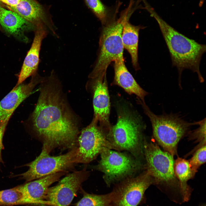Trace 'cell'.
I'll list each match as a JSON object with an SVG mask.
<instances>
[{
    "instance_id": "cell-19",
    "label": "cell",
    "mask_w": 206,
    "mask_h": 206,
    "mask_svg": "<svg viewBox=\"0 0 206 206\" xmlns=\"http://www.w3.org/2000/svg\"><path fill=\"white\" fill-rule=\"evenodd\" d=\"M144 27L135 26L128 21L124 24L122 31V39L124 48L130 54L133 66L136 70L140 69L138 63V48L139 31Z\"/></svg>"
},
{
    "instance_id": "cell-22",
    "label": "cell",
    "mask_w": 206,
    "mask_h": 206,
    "mask_svg": "<svg viewBox=\"0 0 206 206\" xmlns=\"http://www.w3.org/2000/svg\"><path fill=\"white\" fill-rule=\"evenodd\" d=\"M26 204L35 205L34 202L17 186L0 191V206H12Z\"/></svg>"
},
{
    "instance_id": "cell-3",
    "label": "cell",
    "mask_w": 206,
    "mask_h": 206,
    "mask_svg": "<svg viewBox=\"0 0 206 206\" xmlns=\"http://www.w3.org/2000/svg\"><path fill=\"white\" fill-rule=\"evenodd\" d=\"M116 110L117 122L112 126L108 139L116 150L128 152L142 161L144 158L143 131L146 127L142 118L125 104L116 105Z\"/></svg>"
},
{
    "instance_id": "cell-23",
    "label": "cell",
    "mask_w": 206,
    "mask_h": 206,
    "mask_svg": "<svg viewBox=\"0 0 206 206\" xmlns=\"http://www.w3.org/2000/svg\"><path fill=\"white\" fill-rule=\"evenodd\" d=\"M81 189L83 197L76 206H112L111 192L105 194H96L89 193Z\"/></svg>"
},
{
    "instance_id": "cell-8",
    "label": "cell",
    "mask_w": 206,
    "mask_h": 206,
    "mask_svg": "<svg viewBox=\"0 0 206 206\" xmlns=\"http://www.w3.org/2000/svg\"><path fill=\"white\" fill-rule=\"evenodd\" d=\"M78 152V146H76L65 154L51 156L42 148L40 154L33 161L24 165L29 167L27 171L15 176L28 182L59 172L67 173L76 164Z\"/></svg>"
},
{
    "instance_id": "cell-10",
    "label": "cell",
    "mask_w": 206,
    "mask_h": 206,
    "mask_svg": "<svg viewBox=\"0 0 206 206\" xmlns=\"http://www.w3.org/2000/svg\"><path fill=\"white\" fill-rule=\"evenodd\" d=\"M78 146L76 163H88L104 150H115L108 140L105 132L97 122L92 120L84 128L78 139Z\"/></svg>"
},
{
    "instance_id": "cell-16",
    "label": "cell",
    "mask_w": 206,
    "mask_h": 206,
    "mask_svg": "<svg viewBox=\"0 0 206 206\" xmlns=\"http://www.w3.org/2000/svg\"><path fill=\"white\" fill-rule=\"evenodd\" d=\"M66 173L61 172L54 174L27 182L17 187L26 195L35 205H48L45 199L48 188Z\"/></svg>"
},
{
    "instance_id": "cell-9",
    "label": "cell",
    "mask_w": 206,
    "mask_h": 206,
    "mask_svg": "<svg viewBox=\"0 0 206 206\" xmlns=\"http://www.w3.org/2000/svg\"><path fill=\"white\" fill-rule=\"evenodd\" d=\"M153 183L146 170L114 184L111 192L112 206H138L145 201V192Z\"/></svg>"
},
{
    "instance_id": "cell-20",
    "label": "cell",
    "mask_w": 206,
    "mask_h": 206,
    "mask_svg": "<svg viewBox=\"0 0 206 206\" xmlns=\"http://www.w3.org/2000/svg\"><path fill=\"white\" fill-rule=\"evenodd\" d=\"M174 171L185 202H187L190 199L192 191L187 182L196 173L191 169L189 161L179 157L175 161Z\"/></svg>"
},
{
    "instance_id": "cell-5",
    "label": "cell",
    "mask_w": 206,
    "mask_h": 206,
    "mask_svg": "<svg viewBox=\"0 0 206 206\" xmlns=\"http://www.w3.org/2000/svg\"><path fill=\"white\" fill-rule=\"evenodd\" d=\"M132 13L128 7L122 11L120 17L106 25H103L100 34L97 58L90 78L98 74L106 73L109 65L112 62L124 60V47L122 35L123 26Z\"/></svg>"
},
{
    "instance_id": "cell-13",
    "label": "cell",
    "mask_w": 206,
    "mask_h": 206,
    "mask_svg": "<svg viewBox=\"0 0 206 206\" xmlns=\"http://www.w3.org/2000/svg\"><path fill=\"white\" fill-rule=\"evenodd\" d=\"M33 76L29 83L15 87L0 102V124L9 120L15 109L41 83L43 78Z\"/></svg>"
},
{
    "instance_id": "cell-24",
    "label": "cell",
    "mask_w": 206,
    "mask_h": 206,
    "mask_svg": "<svg viewBox=\"0 0 206 206\" xmlns=\"http://www.w3.org/2000/svg\"><path fill=\"white\" fill-rule=\"evenodd\" d=\"M199 127L193 131H189L190 138L196 140L199 144L191 152H194L197 149L200 147L206 145V118L199 121Z\"/></svg>"
},
{
    "instance_id": "cell-4",
    "label": "cell",
    "mask_w": 206,
    "mask_h": 206,
    "mask_svg": "<svg viewBox=\"0 0 206 206\" xmlns=\"http://www.w3.org/2000/svg\"><path fill=\"white\" fill-rule=\"evenodd\" d=\"M144 154L145 168L156 185L169 199L177 203L184 201L174 171L173 156L162 150L155 143L145 140Z\"/></svg>"
},
{
    "instance_id": "cell-26",
    "label": "cell",
    "mask_w": 206,
    "mask_h": 206,
    "mask_svg": "<svg viewBox=\"0 0 206 206\" xmlns=\"http://www.w3.org/2000/svg\"><path fill=\"white\" fill-rule=\"evenodd\" d=\"M9 120H7L0 124V165L1 163H4L1 156V151L3 149H4L3 144V138Z\"/></svg>"
},
{
    "instance_id": "cell-6",
    "label": "cell",
    "mask_w": 206,
    "mask_h": 206,
    "mask_svg": "<svg viewBox=\"0 0 206 206\" xmlns=\"http://www.w3.org/2000/svg\"><path fill=\"white\" fill-rule=\"evenodd\" d=\"M145 114L150 119L153 135L164 150L173 156L177 154L178 144L181 138L189 133L191 126L198 125L199 121L193 122L184 120L178 115L171 113L160 115L152 112L145 103L138 98Z\"/></svg>"
},
{
    "instance_id": "cell-18",
    "label": "cell",
    "mask_w": 206,
    "mask_h": 206,
    "mask_svg": "<svg viewBox=\"0 0 206 206\" xmlns=\"http://www.w3.org/2000/svg\"><path fill=\"white\" fill-rule=\"evenodd\" d=\"M0 24L8 33L19 38H25L23 35L25 31L36 28L16 13L0 5Z\"/></svg>"
},
{
    "instance_id": "cell-12",
    "label": "cell",
    "mask_w": 206,
    "mask_h": 206,
    "mask_svg": "<svg viewBox=\"0 0 206 206\" xmlns=\"http://www.w3.org/2000/svg\"><path fill=\"white\" fill-rule=\"evenodd\" d=\"M90 79L88 85L93 97L94 111L93 120L97 122L108 135L112 125L109 120L110 102L106 73L100 74Z\"/></svg>"
},
{
    "instance_id": "cell-11",
    "label": "cell",
    "mask_w": 206,
    "mask_h": 206,
    "mask_svg": "<svg viewBox=\"0 0 206 206\" xmlns=\"http://www.w3.org/2000/svg\"><path fill=\"white\" fill-rule=\"evenodd\" d=\"M89 175V172L85 168L68 174L56 185L48 188L45 201L48 205L68 206Z\"/></svg>"
},
{
    "instance_id": "cell-14",
    "label": "cell",
    "mask_w": 206,
    "mask_h": 206,
    "mask_svg": "<svg viewBox=\"0 0 206 206\" xmlns=\"http://www.w3.org/2000/svg\"><path fill=\"white\" fill-rule=\"evenodd\" d=\"M8 7L36 28L43 26L54 31L53 23L48 12L36 0H21L16 6Z\"/></svg>"
},
{
    "instance_id": "cell-25",
    "label": "cell",
    "mask_w": 206,
    "mask_h": 206,
    "mask_svg": "<svg viewBox=\"0 0 206 206\" xmlns=\"http://www.w3.org/2000/svg\"><path fill=\"white\" fill-rule=\"evenodd\" d=\"M189 161L192 170L196 173L199 167L206 162V145L197 149Z\"/></svg>"
},
{
    "instance_id": "cell-28",
    "label": "cell",
    "mask_w": 206,
    "mask_h": 206,
    "mask_svg": "<svg viewBox=\"0 0 206 206\" xmlns=\"http://www.w3.org/2000/svg\"><path fill=\"white\" fill-rule=\"evenodd\" d=\"M205 0H199V5L200 7H201L204 4Z\"/></svg>"
},
{
    "instance_id": "cell-27",
    "label": "cell",
    "mask_w": 206,
    "mask_h": 206,
    "mask_svg": "<svg viewBox=\"0 0 206 206\" xmlns=\"http://www.w3.org/2000/svg\"><path fill=\"white\" fill-rule=\"evenodd\" d=\"M21 0H0V1L8 5L7 6L13 7L16 6Z\"/></svg>"
},
{
    "instance_id": "cell-21",
    "label": "cell",
    "mask_w": 206,
    "mask_h": 206,
    "mask_svg": "<svg viewBox=\"0 0 206 206\" xmlns=\"http://www.w3.org/2000/svg\"><path fill=\"white\" fill-rule=\"evenodd\" d=\"M88 7L98 19L102 25L116 19L118 8L114 10L106 6L101 0H85Z\"/></svg>"
},
{
    "instance_id": "cell-7",
    "label": "cell",
    "mask_w": 206,
    "mask_h": 206,
    "mask_svg": "<svg viewBox=\"0 0 206 206\" xmlns=\"http://www.w3.org/2000/svg\"><path fill=\"white\" fill-rule=\"evenodd\" d=\"M100 155V159L94 168L104 174L103 179L107 187L135 176L145 168L142 161L125 152L108 149Z\"/></svg>"
},
{
    "instance_id": "cell-15",
    "label": "cell",
    "mask_w": 206,
    "mask_h": 206,
    "mask_svg": "<svg viewBox=\"0 0 206 206\" xmlns=\"http://www.w3.org/2000/svg\"><path fill=\"white\" fill-rule=\"evenodd\" d=\"M46 29L43 26L36 28L32 43L24 59L15 87L22 84L26 79L36 73L39 62L41 43L47 35Z\"/></svg>"
},
{
    "instance_id": "cell-17",
    "label": "cell",
    "mask_w": 206,
    "mask_h": 206,
    "mask_svg": "<svg viewBox=\"0 0 206 206\" xmlns=\"http://www.w3.org/2000/svg\"><path fill=\"white\" fill-rule=\"evenodd\" d=\"M114 72L112 84L121 87L130 94H134L143 102L145 103V97L149 94L138 84L125 66L124 60L114 62Z\"/></svg>"
},
{
    "instance_id": "cell-2",
    "label": "cell",
    "mask_w": 206,
    "mask_h": 206,
    "mask_svg": "<svg viewBox=\"0 0 206 206\" xmlns=\"http://www.w3.org/2000/svg\"><path fill=\"white\" fill-rule=\"evenodd\" d=\"M147 9L158 24L169 49L172 65L178 70L180 89H182L181 74L185 69L197 73L200 82H203L204 80L200 72V65L202 56L206 52V45L177 31L163 19L150 6Z\"/></svg>"
},
{
    "instance_id": "cell-1",
    "label": "cell",
    "mask_w": 206,
    "mask_h": 206,
    "mask_svg": "<svg viewBox=\"0 0 206 206\" xmlns=\"http://www.w3.org/2000/svg\"><path fill=\"white\" fill-rule=\"evenodd\" d=\"M40 94L31 116L32 128L50 153L54 149L73 148L79 134L77 117L69 106L60 83L53 75L41 82Z\"/></svg>"
}]
</instances>
